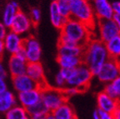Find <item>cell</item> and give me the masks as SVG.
Segmentation results:
<instances>
[{
    "mask_svg": "<svg viewBox=\"0 0 120 119\" xmlns=\"http://www.w3.org/2000/svg\"><path fill=\"white\" fill-rule=\"evenodd\" d=\"M82 59V63L96 76L102 66L109 59L105 43L98 38H91L84 46Z\"/></svg>",
    "mask_w": 120,
    "mask_h": 119,
    "instance_id": "1",
    "label": "cell"
},
{
    "mask_svg": "<svg viewBox=\"0 0 120 119\" xmlns=\"http://www.w3.org/2000/svg\"><path fill=\"white\" fill-rule=\"evenodd\" d=\"M90 29L91 28L83 22L69 18L60 30V34L68 37L74 44L84 47L92 38Z\"/></svg>",
    "mask_w": 120,
    "mask_h": 119,
    "instance_id": "2",
    "label": "cell"
},
{
    "mask_svg": "<svg viewBox=\"0 0 120 119\" xmlns=\"http://www.w3.org/2000/svg\"><path fill=\"white\" fill-rule=\"evenodd\" d=\"M73 19L88 25L90 28L96 24V18L91 2L88 0H68Z\"/></svg>",
    "mask_w": 120,
    "mask_h": 119,
    "instance_id": "3",
    "label": "cell"
},
{
    "mask_svg": "<svg viewBox=\"0 0 120 119\" xmlns=\"http://www.w3.org/2000/svg\"><path fill=\"white\" fill-rule=\"evenodd\" d=\"M94 74L84 63L73 69L72 74L66 81L67 87L76 88L82 93L88 88L90 82L94 78Z\"/></svg>",
    "mask_w": 120,
    "mask_h": 119,
    "instance_id": "4",
    "label": "cell"
},
{
    "mask_svg": "<svg viewBox=\"0 0 120 119\" xmlns=\"http://www.w3.org/2000/svg\"><path fill=\"white\" fill-rule=\"evenodd\" d=\"M41 101L49 112H52L67 102L68 98L64 94V90L47 86L41 89Z\"/></svg>",
    "mask_w": 120,
    "mask_h": 119,
    "instance_id": "5",
    "label": "cell"
},
{
    "mask_svg": "<svg viewBox=\"0 0 120 119\" xmlns=\"http://www.w3.org/2000/svg\"><path fill=\"white\" fill-rule=\"evenodd\" d=\"M118 76H120L119 60L109 58L102 66V67L95 77H97L100 82L105 85V84L112 82Z\"/></svg>",
    "mask_w": 120,
    "mask_h": 119,
    "instance_id": "6",
    "label": "cell"
},
{
    "mask_svg": "<svg viewBox=\"0 0 120 119\" xmlns=\"http://www.w3.org/2000/svg\"><path fill=\"white\" fill-rule=\"evenodd\" d=\"M33 27H34V24H33L29 16L24 12L19 9L13 19L9 29L10 31L22 36L23 34L29 33Z\"/></svg>",
    "mask_w": 120,
    "mask_h": 119,
    "instance_id": "7",
    "label": "cell"
},
{
    "mask_svg": "<svg viewBox=\"0 0 120 119\" xmlns=\"http://www.w3.org/2000/svg\"><path fill=\"white\" fill-rule=\"evenodd\" d=\"M22 47L25 50L26 60L28 63L40 62L42 57V48L39 42L34 36L25 37Z\"/></svg>",
    "mask_w": 120,
    "mask_h": 119,
    "instance_id": "8",
    "label": "cell"
},
{
    "mask_svg": "<svg viewBox=\"0 0 120 119\" xmlns=\"http://www.w3.org/2000/svg\"><path fill=\"white\" fill-rule=\"evenodd\" d=\"M98 28V36L99 40L106 43L115 36L120 34V29L113 19H105V20L97 21Z\"/></svg>",
    "mask_w": 120,
    "mask_h": 119,
    "instance_id": "9",
    "label": "cell"
},
{
    "mask_svg": "<svg viewBox=\"0 0 120 119\" xmlns=\"http://www.w3.org/2000/svg\"><path fill=\"white\" fill-rule=\"evenodd\" d=\"M26 74L37 83L38 87L42 89L48 86L45 78L43 67L40 62L38 63H28L26 68Z\"/></svg>",
    "mask_w": 120,
    "mask_h": 119,
    "instance_id": "10",
    "label": "cell"
},
{
    "mask_svg": "<svg viewBox=\"0 0 120 119\" xmlns=\"http://www.w3.org/2000/svg\"><path fill=\"white\" fill-rule=\"evenodd\" d=\"M24 38L22 36L15 33L12 31H8L4 38L3 39L5 52L9 53L10 55L15 54L19 49H21L23 46Z\"/></svg>",
    "mask_w": 120,
    "mask_h": 119,
    "instance_id": "11",
    "label": "cell"
},
{
    "mask_svg": "<svg viewBox=\"0 0 120 119\" xmlns=\"http://www.w3.org/2000/svg\"><path fill=\"white\" fill-rule=\"evenodd\" d=\"M92 5L96 19L105 20L112 19L114 13L112 11V4L109 0H96L93 2Z\"/></svg>",
    "mask_w": 120,
    "mask_h": 119,
    "instance_id": "12",
    "label": "cell"
},
{
    "mask_svg": "<svg viewBox=\"0 0 120 119\" xmlns=\"http://www.w3.org/2000/svg\"><path fill=\"white\" fill-rule=\"evenodd\" d=\"M16 97H17L18 104L21 105L24 108H27L41 101V89L39 88H37L26 92L18 93Z\"/></svg>",
    "mask_w": 120,
    "mask_h": 119,
    "instance_id": "13",
    "label": "cell"
},
{
    "mask_svg": "<svg viewBox=\"0 0 120 119\" xmlns=\"http://www.w3.org/2000/svg\"><path fill=\"white\" fill-rule=\"evenodd\" d=\"M98 110L113 114L118 108V100L112 98L103 91L99 92L96 96Z\"/></svg>",
    "mask_w": 120,
    "mask_h": 119,
    "instance_id": "14",
    "label": "cell"
},
{
    "mask_svg": "<svg viewBox=\"0 0 120 119\" xmlns=\"http://www.w3.org/2000/svg\"><path fill=\"white\" fill-rule=\"evenodd\" d=\"M27 64H28V62L24 58H19L15 54L10 55L8 63V69L10 76L13 78L19 75L25 74Z\"/></svg>",
    "mask_w": 120,
    "mask_h": 119,
    "instance_id": "15",
    "label": "cell"
},
{
    "mask_svg": "<svg viewBox=\"0 0 120 119\" xmlns=\"http://www.w3.org/2000/svg\"><path fill=\"white\" fill-rule=\"evenodd\" d=\"M12 82L13 88L17 93L26 92L38 88L37 83L33 79H31L26 73L12 78Z\"/></svg>",
    "mask_w": 120,
    "mask_h": 119,
    "instance_id": "16",
    "label": "cell"
},
{
    "mask_svg": "<svg viewBox=\"0 0 120 119\" xmlns=\"http://www.w3.org/2000/svg\"><path fill=\"white\" fill-rule=\"evenodd\" d=\"M50 113L55 119H78L73 106L68 101Z\"/></svg>",
    "mask_w": 120,
    "mask_h": 119,
    "instance_id": "17",
    "label": "cell"
},
{
    "mask_svg": "<svg viewBox=\"0 0 120 119\" xmlns=\"http://www.w3.org/2000/svg\"><path fill=\"white\" fill-rule=\"evenodd\" d=\"M19 10V4L16 1H11L4 7L3 13L2 22L7 28H9L11 26L13 19L16 16V13Z\"/></svg>",
    "mask_w": 120,
    "mask_h": 119,
    "instance_id": "18",
    "label": "cell"
},
{
    "mask_svg": "<svg viewBox=\"0 0 120 119\" xmlns=\"http://www.w3.org/2000/svg\"><path fill=\"white\" fill-rule=\"evenodd\" d=\"M17 104V97L11 91L7 90L0 94V113H6Z\"/></svg>",
    "mask_w": 120,
    "mask_h": 119,
    "instance_id": "19",
    "label": "cell"
},
{
    "mask_svg": "<svg viewBox=\"0 0 120 119\" xmlns=\"http://www.w3.org/2000/svg\"><path fill=\"white\" fill-rule=\"evenodd\" d=\"M49 16H50V21L52 26L57 29H62L67 19L63 17L62 14L59 13L56 2H52L49 6Z\"/></svg>",
    "mask_w": 120,
    "mask_h": 119,
    "instance_id": "20",
    "label": "cell"
},
{
    "mask_svg": "<svg viewBox=\"0 0 120 119\" xmlns=\"http://www.w3.org/2000/svg\"><path fill=\"white\" fill-rule=\"evenodd\" d=\"M104 43L109 58L120 60V34L113 37Z\"/></svg>",
    "mask_w": 120,
    "mask_h": 119,
    "instance_id": "21",
    "label": "cell"
},
{
    "mask_svg": "<svg viewBox=\"0 0 120 119\" xmlns=\"http://www.w3.org/2000/svg\"><path fill=\"white\" fill-rule=\"evenodd\" d=\"M57 62L60 68L74 69L82 63V59L81 57L72 56H58Z\"/></svg>",
    "mask_w": 120,
    "mask_h": 119,
    "instance_id": "22",
    "label": "cell"
},
{
    "mask_svg": "<svg viewBox=\"0 0 120 119\" xmlns=\"http://www.w3.org/2000/svg\"><path fill=\"white\" fill-rule=\"evenodd\" d=\"M83 50L84 47L79 45H73V46L58 45V56H72L82 58Z\"/></svg>",
    "mask_w": 120,
    "mask_h": 119,
    "instance_id": "23",
    "label": "cell"
},
{
    "mask_svg": "<svg viewBox=\"0 0 120 119\" xmlns=\"http://www.w3.org/2000/svg\"><path fill=\"white\" fill-rule=\"evenodd\" d=\"M5 117L6 119H27L28 115L23 107L17 104L6 112Z\"/></svg>",
    "mask_w": 120,
    "mask_h": 119,
    "instance_id": "24",
    "label": "cell"
},
{
    "mask_svg": "<svg viewBox=\"0 0 120 119\" xmlns=\"http://www.w3.org/2000/svg\"><path fill=\"white\" fill-rule=\"evenodd\" d=\"M25 109H26L28 117H29V116L34 115V114H49V113H50L49 111L48 110V108L44 106V104L43 103L42 101L37 102V103H35V104L33 105V106L25 108Z\"/></svg>",
    "mask_w": 120,
    "mask_h": 119,
    "instance_id": "25",
    "label": "cell"
},
{
    "mask_svg": "<svg viewBox=\"0 0 120 119\" xmlns=\"http://www.w3.org/2000/svg\"><path fill=\"white\" fill-rule=\"evenodd\" d=\"M57 6H58V11L62 14L63 17L66 19H69L71 17V13H70V5L68 0H58L56 1Z\"/></svg>",
    "mask_w": 120,
    "mask_h": 119,
    "instance_id": "26",
    "label": "cell"
},
{
    "mask_svg": "<svg viewBox=\"0 0 120 119\" xmlns=\"http://www.w3.org/2000/svg\"><path fill=\"white\" fill-rule=\"evenodd\" d=\"M29 18L32 21L34 26L38 24V22L41 20V11H40L39 8L38 7H32L31 10H30V14Z\"/></svg>",
    "mask_w": 120,
    "mask_h": 119,
    "instance_id": "27",
    "label": "cell"
},
{
    "mask_svg": "<svg viewBox=\"0 0 120 119\" xmlns=\"http://www.w3.org/2000/svg\"><path fill=\"white\" fill-rule=\"evenodd\" d=\"M66 87H67V83H66L65 78L58 72L54 77V86H53V88L64 90Z\"/></svg>",
    "mask_w": 120,
    "mask_h": 119,
    "instance_id": "28",
    "label": "cell"
},
{
    "mask_svg": "<svg viewBox=\"0 0 120 119\" xmlns=\"http://www.w3.org/2000/svg\"><path fill=\"white\" fill-rule=\"evenodd\" d=\"M64 92L65 96L67 97V98H69V97H73V96H75V95H77L81 93L78 88H73V87H66V88L64 89Z\"/></svg>",
    "mask_w": 120,
    "mask_h": 119,
    "instance_id": "29",
    "label": "cell"
},
{
    "mask_svg": "<svg viewBox=\"0 0 120 119\" xmlns=\"http://www.w3.org/2000/svg\"><path fill=\"white\" fill-rule=\"evenodd\" d=\"M112 88L114 89L115 94H116V97L118 100H120V76H118V78L113 80L112 82Z\"/></svg>",
    "mask_w": 120,
    "mask_h": 119,
    "instance_id": "30",
    "label": "cell"
},
{
    "mask_svg": "<svg viewBox=\"0 0 120 119\" xmlns=\"http://www.w3.org/2000/svg\"><path fill=\"white\" fill-rule=\"evenodd\" d=\"M8 77V71L5 67L4 62L0 59V78L1 79H6Z\"/></svg>",
    "mask_w": 120,
    "mask_h": 119,
    "instance_id": "31",
    "label": "cell"
},
{
    "mask_svg": "<svg viewBox=\"0 0 120 119\" xmlns=\"http://www.w3.org/2000/svg\"><path fill=\"white\" fill-rule=\"evenodd\" d=\"M97 112L98 114V117H99V119H114L113 114L112 113L103 112V111H100V110H97Z\"/></svg>",
    "mask_w": 120,
    "mask_h": 119,
    "instance_id": "32",
    "label": "cell"
},
{
    "mask_svg": "<svg viewBox=\"0 0 120 119\" xmlns=\"http://www.w3.org/2000/svg\"><path fill=\"white\" fill-rule=\"evenodd\" d=\"M112 7L114 14L120 15V1H115L114 3H112Z\"/></svg>",
    "mask_w": 120,
    "mask_h": 119,
    "instance_id": "33",
    "label": "cell"
},
{
    "mask_svg": "<svg viewBox=\"0 0 120 119\" xmlns=\"http://www.w3.org/2000/svg\"><path fill=\"white\" fill-rule=\"evenodd\" d=\"M8 33V28L4 26L2 22H0V40H3Z\"/></svg>",
    "mask_w": 120,
    "mask_h": 119,
    "instance_id": "34",
    "label": "cell"
},
{
    "mask_svg": "<svg viewBox=\"0 0 120 119\" xmlns=\"http://www.w3.org/2000/svg\"><path fill=\"white\" fill-rule=\"evenodd\" d=\"M7 90H8V86L7 83H6L5 79H1L0 78V94L4 93Z\"/></svg>",
    "mask_w": 120,
    "mask_h": 119,
    "instance_id": "35",
    "label": "cell"
},
{
    "mask_svg": "<svg viewBox=\"0 0 120 119\" xmlns=\"http://www.w3.org/2000/svg\"><path fill=\"white\" fill-rule=\"evenodd\" d=\"M48 114H34V115L29 116L30 119H46Z\"/></svg>",
    "mask_w": 120,
    "mask_h": 119,
    "instance_id": "36",
    "label": "cell"
},
{
    "mask_svg": "<svg viewBox=\"0 0 120 119\" xmlns=\"http://www.w3.org/2000/svg\"><path fill=\"white\" fill-rule=\"evenodd\" d=\"M4 52H5V49H4V43H3V40H0V59L3 58Z\"/></svg>",
    "mask_w": 120,
    "mask_h": 119,
    "instance_id": "37",
    "label": "cell"
},
{
    "mask_svg": "<svg viewBox=\"0 0 120 119\" xmlns=\"http://www.w3.org/2000/svg\"><path fill=\"white\" fill-rule=\"evenodd\" d=\"M112 19L115 22V23L117 24V26L120 29V15L119 14H114L113 17H112Z\"/></svg>",
    "mask_w": 120,
    "mask_h": 119,
    "instance_id": "38",
    "label": "cell"
},
{
    "mask_svg": "<svg viewBox=\"0 0 120 119\" xmlns=\"http://www.w3.org/2000/svg\"><path fill=\"white\" fill-rule=\"evenodd\" d=\"M113 117L114 119H120V107H118L116 111L113 112Z\"/></svg>",
    "mask_w": 120,
    "mask_h": 119,
    "instance_id": "39",
    "label": "cell"
},
{
    "mask_svg": "<svg viewBox=\"0 0 120 119\" xmlns=\"http://www.w3.org/2000/svg\"><path fill=\"white\" fill-rule=\"evenodd\" d=\"M93 119H99V117H98V114L97 111H95L93 113Z\"/></svg>",
    "mask_w": 120,
    "mask_h": 119,
    "instance_id": "40",
    "label": "cell"
},
{
    "mask_svg": "<svg viewBox=\"0 0 120 119\" xmlns=\"http://www.w3.org/2000/svg\"><path fill=\"white\" fill-rule=\"evenodd\" d=\"M46 119H55L54 117H53V116L52 115L51 113H49L47 115V117H46Z\"/></svg>",
    "mask_w": 120,
    "mask_h": 119,
    "instance_id": "41",
    "label": "cell"
},
{
    "mask_svg": "<svg viewBox=\"0 0 120 119\" xmlns=\"http://www.w3.org/2000/svg\"><path fill=\"white\" fill-rule=\"evenodd\" d=\"M89 2H94V1H96V0H88Z\"/></svg>",
    "mask_w": 120,
    "mask_h": 119,
    "instance_id": "42",
    "label": "cell"
},
{
    "mask_svg": "<svg viewBox=\"0 0 120 119\" xmlns=\"http://www.w3.org/2000/svg\"><path fill=\"white\" fill-rule=\"evenodd\" d=\"M118 107H120V100H118Z\"/></svg>",
    "mask_w": 120,
    "mask_h": 119,
    "instance_id": "43",
    "label": "cell"
},
{
    "mask_svg": "<svg viewBox=\"0 0 120 119\" xmlns=\"http://www.w3.org/2000/svg\"><path fill=\"white\" fill-rule=\"evenodd\" d=\"M56 1H58V0H52V2H56Z\"/></svg>",
    "mask_w": 120,
    "mask_h": 119,
    "instance_id": "44",
    "label": "cell"
},
{
    "mask_svg": "<svg viewBox=\"0 0 120 119\" xmlns=\"http://www.w3.org/2000/svg\"><path fill=\"white\" fill-rule=\"evenodd\" d=\"M27 119H30V118H29V117H28V118H27Z\"/></svg>",
    "mask_w": 120,
    "mask_h": 119,
    "instance_id": "45",
    "label": "cell"
},
{
    "mask_svg": "<svg viewBox=\"0 0 120 119\" xmlns=\"http://www.w3.org/2000/svg\"><path fill=\"white\" fill-rule=\"evenodd\" d=\"M119 64H120V60H119Z\"/></svg>",
    "mask_w": 120,
    "mask_h": 119,
    "instance_id": "46",
    "label": "cell"
}]
</instances>
